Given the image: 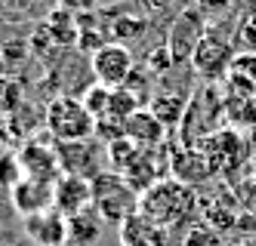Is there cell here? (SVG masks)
Segmentation results:
<instances>
[{
	"label": "cell",
	"instance_id": "1",
	"mask_svg": "<svg viewBox=\"0 0 256 246\" xmlns=\"http://www.w3.org/2000/svg\"><path fill=\"white\" fill-rule=\"evenodd\" d=\"M139 213L170 234L194 222V216L200 213V200L194 194V188L176 182L173 176H164L148 191L139 194Z\"/></svg>",
	"mask_w": 256,
	"mask_h": 246
},
{
	"label": "cell",
	"instance_id": "2",
	"mask_svg": "<svg viewBox=\"0 0 256 246\" xmlns=\"http://www.w3.org/2000/svg\"><path fill=\"white\" fill-rule=\"evenodd\" d=\"M44 123L56 142H84L96 136V117L78 96H56L46 105Z\"/></svg>",
	"mask_w": 256,
	"mask_h": 246
},
{
	"label": "cell",
	"instance_id": "3",
	"mask_svg": "<svg viewBox=\"0 0 256 246\" xmlns=\"http://www.w3.org/2000/svg\"><path fill=\"white\" fill-rule=\"evenodd\" d=\"M93 210L102 222L120 225L133 213H139V191H133L118 173L105 169L93 179Z\"/></svg>",
	"mask_w": 256,
	"mask_h": 246
},
{
	"label": "cell",
	"instance_id": "4",
	"mask_svg": "<svg viewBox=\"0 0 256 246\" xmlns=\"http://www.w3.org/2000/svg\"><path fill=\"white\" fill-rule=\"evenodd\" d=\"M198 151L207 157L213 176H234L250 157V148H247V139L241 136L238 129H216L210 136L198 145Z\"/></svg>",
	"mask_w": 256,
	"mask_h": 246
},
{
	"label": "cell",
	"instance_id": "5",
	"mask_svg": "<svg viewBox=\"0 0 256 246\" xmlns=\"http://www.w3.org/2000/svg\"><path fill=\"white\" fill-rule=\"evenodd\" d=\"M234 43L228 37H222L219 31H207L204 40H200L192 52V68L200 74L204 80H219V77H228V68L234 62Z\"/></svg>",
	"mask_w": 256,
	"mask_h": 246
},
{
	"label": "cell",
	"instance_id": "6",
	"mask_svg": "<svg viewBox=\"0 0 256 246\" xmlns=\"http://www.w3.org/2000/svg\"><path fill=\"white\" fill-rule=\"evenodd\" d=\"M56 154H59L62 176H80V179L93 182L99 173L108 169L105 148L93 145V139H84V142H56Z\"/></svg>",
	"mask_w": 256,
	"mask_h": 246
},
{
	"label": "cell",
	"instance_id": "7",
	"mask_svg": "<svg viewBox=\"0 0 256 246\" xmlns=\"http://www.w3.org/2000/svg\"><path fill=\"white\" fill-rule=\"evenodd\" d=\"M133 52L126 43H105L93 52V77L96 83L108 86V89H118L124 86L126 80H130V74H133Z\"/></svg>",
	"mask_w": 256,
	"mask_h": 246
},
{
	"label": "cell",
	"instance_id": "8",
	"mask_svg": "<svg viewBox=\"0 0 256 246\" xmlns=\"http://www.w3.org/2000/svg\"><path fill=\"white\" fill-rule=\"evenodd\" d=\"M207 31H210V28H207L204 15H200L198 9H182L179 18L170 25V37H167V49H170V55H173V62L192 59L194 46L204 40Z\"/></svg>",
	"mask_w": 256,
	"mask_h": 246
},
{
	"label": "cell",
	"instance_id": "9",
	"mask_svg": "<svg viewBox=\"0 0 256 246\" xmlns=\"http://www.w3.org/2000/svg\"><path fill=\"white\" fill-rule=\"evenodd\" d=\"M52 210L65 219L93 210V182L80 176H62L52 185Z\"/></svg>",
	"mask_w": 256,
	"mask_h": 246
},
{
	"label": "cell",
	"instance_id": "10",
	"mask_svg": "<svg viewBox=\"0 0 256 246\" xmlns=\"http://www.w3.org/2000/svg\"><path fill=\"white\" fill-rule=\"evenodd\" d=\"M22 231L34 246H65L68 243V219L56 210L22 219Z\"/></svg>",
	"mask_w": 256,
	"mask_h": 246
},
{
	"label": "cell",
	"instance_id": "11",
	"mask_svg": "<svg viewBox=\"0 0 256 246\" xmlns=\"http://www.w3.org/2000/svg\"><path fill=\"white\" fill-rule=\"evenodd\" d=\"M10 200H12V210L22 219L46 213V210H52V182H40V179L22 176V182L10 191Z\"/></svg>",
	"mask_w": 256,
	"mask_h": 246
},
{
	"label": "cell",
	"instance_id": "12",
	"mask_svg": "<svg viewBox=\"0 0 256 246\" xmlns=\"http://www.w3.org/2000/svg\"><path fill=\"white\" fill-rule=\"evenodd\" d=\"M19 163H22V173L31 179H40V182H52L56 185L62 179V169H59V154H56V145L46 148L44 142H28L19 151Z\"/></svg>",
	"mask_w": 256,
	"mask_h": 246
},
{
	"label": "cell",
	"instance_id": "13",
	"mask_svg": "<svg viewBox=\"0 0 256 246\" xmlns=\"http://www.w3.org/2000/svg\"><path fill=\"white\" fill-rule=\"evenodd\" d=\"M170 176L176 182H182V185H188V188H200V185H207L213 179V169H210L207 157L200 154L198 148L182 145L179 151L170 154Z\"/></svg>",
	"mask_w": 256,
	"mask_h": 246
},
{
	"label": "cell",
	"instance_id": "14",
	"mask_svg": "<svg viewBox=\"0 0 256 246\" xmlns=\"http://www.w3.org/2000/svg\"><path fill=\"white\" fill-rule=\"evenodd\" d=\"M118 240H120V246H170L167 231L158 228L142 213H133L126 222L118 225Z\"/></svg>",
	"mask_w": 256,
	"mask_h": 246
},
{
	"label": "cell",
	"instance_id": "15",
	"mask_svg": "<svg viewBox=\"0 0 256 246\" xmlns=\"http://www.w3.org/2000/svg\"><path fill=\"white\" fill-rule=\"evenodd\" d=\"M124 139H130L139 148H160L164 139H167V126H164L148 108H139L133 117H126L124 123Z\"/></svg>",
	"mask_w": 256,
	"mask_h": 246
},
{
	"label": "cell",
	"instance_id": "16",
	"mask_svg": "<svg viewBox=\"0 0 256 246\" xmlns=\"http://www.w3.org/2000/svg\"><path fill=\"white\" fill-rule=\"evenodd\" d=\"M102 234V219L96 216V210H86L80 216L68 219V243L71 246H93Z\"/></svg>",
	"mask_w": 256,
	"mask_h": 246
},
{
	"label": "cell",
	"instance_id": "17",
	"mask_svg": "<svg viewBox=\"0 0 256 246\" xmlns=\"http://www.w3.org/2000/svg\"><path fill=\"white\" fill-rule=\"evenodd\" d=\"M148 111L152 114L167 126V129H173V126H179L182 120H186V111H188V99L186 96H154L152 102H148Z\"/></svg>",
	"mask_w": 256,
	"mask_h": 246
},
{
	"label": "cell",
	"instance_id": "18",
	"mask_svg": "<svg viewBox=\"0 0 256 246\" xmlns=\"http://www.w3.org/2000/svg\"><path fill=\"white\" fill-rule=\"evenodd\" d=\"M222 102H226V120L228 123L256 129V96H228Z\"/></svg>",
	"mask_w": 256,
	"mask_h": 246
},
{
	"label": "cell",
	"instance_id": "19",
	"mask_svg": "<svg viewBox=\"0 0 256 246\" xmlns=\"http://www.w3.org/2000/svg\"><path fill=\"white\" fill-rule=\"evenodd\" d=\"M182 246H226V243H222V237H219V231L213 228V225L194 222V225H188Z\"/></svg>",
	"mask_w": 256,
	"mask_h": 246
},
{
	"label": "cell",
	"instance_id": "20",
	"mask_svg": "<svg viewBox=\"0 0 256 246\" xmlns=\"http://www.w3.org/2000/svg\"><path fill=\"white\" fill-rule=\"evenodd\" d=\"M228 74L232 77H241L250 86H256V52H238L232 68H228Z\"/></svg>",
	"mask_w": 256,
	"mask_h": 246
},
{
	"label": "cell",
	"instance_id": "21",
	"mask_svg": "<svg viewBox=\"0 0 256 246\" xmlns=\"http://www.w3.org/2000/svg\"><path fill=\"white\" fill-rule=\"evenodd\" d=\"M145 31H148V22H142V18H136V15H124V18H118V25H114L118 43H126V37H139Z\"/></svg>",
	"mask_w": 256,
	"mask_h": 246
},
{
	"label": "cell",
	"instance_id": "22",
	"mask_svg": "<svg viewBox=\"0 0 256 246\" xmlns=\"http://www.w3.org/2000/svg\"><path fill=\"white\" fill-rule=\"evenodd\" d=\"M238 6V0H194V9L204 15V18H219V15H228Z\"/></svg>",
	"mask_w": 256,
	"mask_h": 246
},
{
	"label": "cell",
	"instance_id": "23",
	"mask_svg": "<svg viewBox=\"0 0 256 246\" xmlns=\"http://www.w3.org/2000/svg\"><path fill=\"white\" fill-rule=\"evenodd\" d=\"M238 43H244L247 52L256 49V18H247V22L238 28Z\"/></svg>",
	"mask_w": 256,
	"mask_h": 246
},
{
	"label": "cell",
	"instance_id": "24",
	"mask_svg": "<svg viewBox=\"0 0 256 246\" xmlns=\"http://www.w3.org/2000/svg\"><path fill=\"white\" fill-rule=\"evenodd\" d=\"M253 142H256V129H253Z\"/></svg>",
	"mask_w": 256,
	"mask_h": 246
},
{
	"label": "cell",
	"instance_id": "25",
	"mask_svg": "<svg viewBox=\"0 0 256 246\" xmlns=\"http://www.w3.org/2000/svg\"><path fill=\"white\" fill-rule=\"evenodd\" d=\"M31 246H34V243H31Z\"/></svg>",
	"mask_w": 256,
	"mask_h": 246
}]
</instances>
